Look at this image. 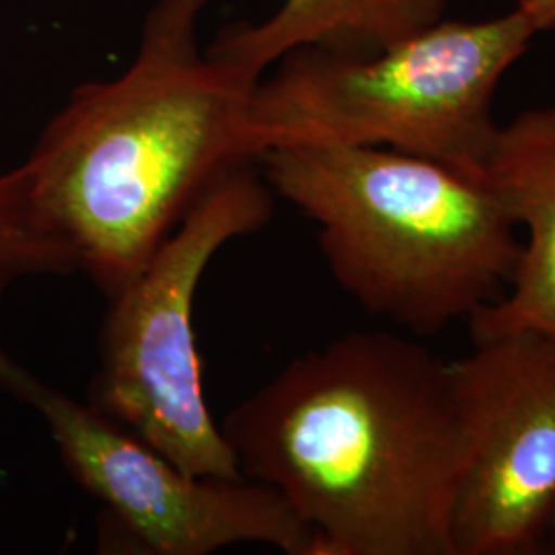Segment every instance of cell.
I'll list each match as a JSON object with an SVG mask.
<instances>
[{"instance_id":"6da1fadb","label":"cell","mask_w":555,"mask_h":555,"mask_svg":"<svg viewBox=\"0 0 555 555\" xmlns=\"http://www.w3.org/2000/svg\"><path fill=\"white\" fill-rule=\"evenodd\" d=\"M220 428L241 474L280 494L318 555H455L461 422L449 362L414 339L337 337Z\"/></svg>"},{"instance_id":"7a4b0ae2","label":"cell","mask_w":555,"mask_h":555,"mask_svg":"<svg viewBox=\"0 0 555 555\" xmlns=\"http://www.w3.org/2000/svg\"><path fill=\"white\" fill-rule=\"evenodd\" d=\"M208 0H155L116 79L85 82L11 178L25 212L107 298L222 176L256 157L259 80L199 50Z\"/></svg>"},{"instance_id":"3957f363","label":"cell","mask_w":555,"mask_h":555,"mask_svg":"<svg viewBox=\"0 0 555 555\" xmlns=\"http://www.w3.org/2000/svg\"><path fill=\"white\" fill-rule=\"evenodd\" d=\"M261 176L318 229L337 286L416 336L496 302L515 276V219L486 179L385 146L266 151Z\"/></svg>"},{"instance_id":"277c9868","label":"cell","mask_w":555,"mask_h":555,"mask_svg":"<svg viewBox=\"0 0 555 555\" xmlns=\"http://www.w3.org/2000/svg\"><path fill=\"white\" fill-rule=\"evenodd\" d=\"M535 36L513 9L438 21L373 54L297 50L256 87L249 149L258 160L288 146H385L486 179L498 87Z\"/></svg>"},{"instance_id":"5b68a950","label":"cell","mask_w":555,"mask_h":555,"mask_svg":"<svg viewBox=\"0 0 555 555\" xmlns=\"http://www.w3.org/2000/svg\"><path fill=\"white\" fill-rule=\"evenodd\" d=\"M272 194L258 160L238 165L196 202L139 274L107 298L87 401L194 476L245 477L206 403L194 302L220 249L270 222Z\"/></svg>"},{"instance_id":"8992f818","label":"cell","mask_w":555,"mask_h":555,"mask_svg":"<svg viewBox=\"0 0 555 555\" xmlns=\"http://www.w3.org/2000/svg\"><path fill=\"white\" fill-rule=\"evenodd\" d=\"M0 389L46 422L66 472L103 506L105 545L134 554L210 555L266 545L318 555L315 537L272 488L249 477H199L29 371L0 348Z\"/></svg>"},{"instance_id":"52a82bcc","label":"cell","mask_w":555,"mask_h":555,"mask_svg":"<svg viewBox=\"0 0 555 555\" xmlns=\"http://www.w3.org/2000/svg\"><path fill=\"white\" fill-rule=\"evenodd\" d=\"M449 362L463 435L455 555L539 554L555 516V336L474 337Z\"/></svg>"},{"instance_id":"ba28073f","label":"cell","mask_w":555,"mask_h":555,"mask_svg":"<svg viewBox=\"0 0 555 555\" xmlns=\"http://www.w3.org/2000/svg\"><path fill=\"white\" fill-rule=\"evenodd\" d=\"M486 181L522 238L513 282L469 319L472 336L513 330L555 336V105L525 109L498 128Z\"/></svg>"},{"instance_id":"9c48e42d","label":"cell","mask_w":555,"mask_h":555,"mask_svg":"<svg viewBox=\"0 0 555 555\" xmlns=\"http://www.w3.org/2000/svg\"><path fill=\"white\" fill-rule=\"evenodd\" d=\"M447 7L449 0H284L272 17L222 31L206 52L263 79L272 64L305 48L385 50L442 21Z\"/></svg>"},{"instance_id":"30bf717a","label":"cell","mask_w":555,"mask_h":555,"mask_svg":"<svg viewBox=\"0 0 555 555\" xmlns=\"http://www.w3.org/2000/svg\"><path fill=\"white\" fill-rule=\"evenodd\" d=\"M77 272L59 243L40 233L27 217L11 173L0 176V300L25 278Z\"/></svg>"},{"instance_id":"8fae6325","label":"cell","mask_w":555,"mask_h":555,"mask_svg":"<svg viewBox=\"0 0 555 555\" xmlns=\"http://www.w3.org/2000/svg\"><path fill=\"white\" fill-rule=\"evenodd\" d=\"M515 9L531 20L537 34L555 29V0H516Z\"/></svg>"},{"instance_id":"7c38bea8","label":"cell","mask_w":555,"mask_h":555,"mask_svg":"<svg viewBox=\"0 0 555 555\" xmlns=\"http://www.w3.org/2000/svg\"><path fill=\"white\" fill-rule=\"evenodd\" d=\"M552 537H555V516H554V525H552Z\"/></svg>"}]
</instances>
